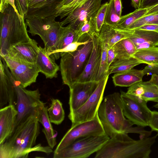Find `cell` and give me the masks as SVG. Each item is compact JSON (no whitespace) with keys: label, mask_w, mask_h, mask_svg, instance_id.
<instances>
[{"label":"cell","mask_w":158,"mask_h":158,"mask_svg":"<svg viewBox=\"0 0 158 158\" xmlns=\"http://www.w3.org/2000/svg\"><path fill=\"white\" fill-rule=\"evenodd\" d=\"M37 111L20 123L2 143L0 144V158H27L31 152L49 154L52 152L49 146L36 145L40 133Z\"/></svg>","instance_id":"cell-1"},{"label":"cell","mask_w":158,"mask_h":158,"mask_svg":"<svg viewBox=\"0 0 158 158\" xmlns=\"http://www.w3.org/2000/svg\"><path fill=\"white\" fill-rule=\"evenodd\" d=\"M100 104L98 114L105 133L110 137L119 133L139 134L140 139L148 137L152 131L134 124L125 118L120 93L114 92L106 96Z\"/></svg>","instance_id":"cell-2"},{"label":"cell","mask_w":158,"mask_h":158,"mask_svg":"<svg viewBox=\"0 0 158 158\" xmlns=\"http://www.w3.org/2000/svg\"><path fill=\"white\" fill-rule=\"evenodd\" d=\"M128 134L117 133L110 138L96 152L95 158H149L151 148L158 133L154 136L134 140Z\"/></svg>","instance_id":"cell-3"},{"label":"cell","mask_w":158,"mask_h":158,"mask_svg":"<svg viewBox=\"0 0 158 158\" xmlns=\"http://www.w3.org/2000/svg\"><path fill=\"white\" fill-rule=\"evenodd\" d=\"M0 12V56H6L10 47L31 40L28 34L24 17L10 4Z\"/></svg>","instance_id":"cell-4"},{"label":"cell","mask_w":158,"mask_h":158,"mask_svg":"<svg viewBox=\"0 0 158 158\" xmlns=\"http://www.w3.org/2000/svg\"><path fill=\"white\" fill-rule=\"evenodd\" d=\"M93 48L92 38L73 52L62 53L60 64L62 83L69 87L77 82L87 64Z\"/></svg>","instance_id":"cell-5"},{"label":"cell","mask_w":158,"mask_h":158,"mask_svg":"<svg viewBox=\"0 0 158 158\" xmlns=\"http://www.w3.org/2000/svg\"><path fill=\"white\" fill-rule=\"evenodd\" d=\"M56 17L55 15L44 17L33 16L25 19L29 28L28 32L32 36L40 37L49 56L56 50L62 27L60 22L56 21Z\"/></svg>","instance_id":"cell-6"},{"label":"cell","mask_w":158,"mask_h":158,"mask_svg":"<svg viewBox=\"0 0 158 158\" xmlns=\"http://www.w3.org/2000/svg\"><path fill=\"white\" fill-rule=\"evenodd\" d=\"M106 133L77 139L61 150L54 152V158H86L98 151L109 139Z\"/></svg>","instance_id":"cell-7"},{"label":"cell","mask_w":158,"mask_h":158,"mask_svg":"<svg viewBox=\"0 0 158 158\" xmlns=\"http://www.w3.org/2000/svg\"><path fill=\"white\" fill-rule=\"evenodd\" d=\"M13 81L16 94L15 108L17 111L14 130L20 123L35 113L39 107L44 103L40 100V94L38 89L27 90L14 77Z\"/></svg>","instance_id":"cell-8"},{"label":"cell","mask_w":158,"mask_h":158,"mask_svg":"<svg viewBox=\"0 0 158 158\" xmlns=\"http://www.w3.org/2000/svg\"><path fill=\"white\" fill-rule=\"evenodd\" d=\"M120 94L125 116L134 125L143 127L148 126L152 111L148 107L147 102L122 90Z\"/></svg>","instance_id":"cell-9"},{"label":"cell","mask_w":158,"mask_h":158,"mask_svg":"<svg viewBox=\"0 0 158 158\" xmlns=\"http://www.w3.org/2000/svg\"><path fill=\"white\" fill-rule=\"evenodd\" d=\"M109 74L98 81L96 88L86 102L78 109L69 112L68 117L71 126L94 118L98 113L103 97Z\"/></svg>","instance_id":"cell-10"},{"label":"cell","mask_w":158,"mask_h":158,"mask_svg":"<svg viewBox=\"0 0 158 158\" xmlns=\"http://www.w3.org/2000/svg\"><path fill=\"white\" fill-rule=\"evenodd\" d=\"M104 133L97 113L93 119L71 126L61 140L54 152L65 148L79 139Z\"/></svg>","instance_id":"cell-11"},{"label":"cell","mask_w":158,"mask_h":158,"mask_svg":"<svg viewBox=\"0 0 158 158\" xmlns=\"http://www.w3.org/2000/svg\"><path fill=\"white\" fill-rule=\"evenodd\" d=\"M1 58L14 78L23 87L26 88L36 82L40 72L36 63L29 62L8 55Z\"/></svg>","instance_id":"cell-12"},{"label":"cell","mask_w":158,"mask_h":158,"mask_svg":"<svg viewBox=\"0 0 158 158\" xmlns=\"http://www.w3.org/2000/svg\"><path fill=\"white\" fill-rule=\"evenodd\" d=\"M102 0H87L60 22L61 25L69 24L77 31L85 22L93 16L101 7Z\"/></svg>","instance_id":"cell-13"},{"label":"cell","mask_w":158,"mask_h":158,"mask_svg":"<svg viewBox=\"0 0 158 158\" xmlns=\"http://www.w3.org/2000/svg\"><path fill=\"white\" fill-rule=\"evenodd\" d=\"M93 48L87 64L77 82L96 81L100 70L102 56V47L99 33H90Z\"/></svg>","instance_id":"cell-14"},{"label":"cell","mask_w":158,"mask_h":158,"mask_svg":"<svg viewBox=\"0 0 158 158\" xmlns=\"http://www.w3.org/2000/svg\"><path fill=\"white\" fill-rule=\"evenodd\" d=\"M98 82H76L69 87L70 112L82 106L96 88Z\"/></svg>","instance_id":"cell-15"},{"label":"cell","mask_w":158,"mask_h":158,"mask_svg":"<svg viewBox=\"0 0 158 158\" xmlns=\"http://www.w3.org/2000/svg\"><path fill=\"white\" fill-rule=\"evenodd\" d=\"M0 107L1 108L7 103L14 105L16 100L13 77L4 60L0 58Z\"/></svg>","instance_id":"cell-16"},{"label":"cell","mask_w":158,"mask_h":158,"mask_svg":"<svg viewBox=\"0 0 158 158\" xmlns=\"http://www.w3.org/2000/svg\"><path fill=\"white\" fill-rule=\"evenodd\" d=\"M39 50L38 43L35 40L31 39L29 41L12 45L6 55L34 63L36 62Z\"/></svg>","instance_id":"cell-17"},{"label":"cell","mask_w":158,"mask_h":158,"mask_svg":"<svg viewBox=\"0 0 158 158\" xmlns=\"http://www.w3.org/2000/svg\"><path fill=\"white\" fill-rule=\"evenodd\" d=\"M17 114L14 105H9L0 110V144L12 133Z\"/></svg>","instance_id":"cell-18"},{"label":"cell","mask_w":158,"mask_h":158,"mask_svg":"<svg viewBox=\"0 0 158 158\" xmlns=\"http://www.w3.org/2000/svg\"><path fill=\"white\" fill-rule=\"evenodd\" d=\"M55 60L48 54L45 48L39 46L36 63L40 72L43 74L46 78L52 79L57 77L60 67Z\"/></svg>","instance_id":"cell-19"},{"label":"cell","mask_w":158,"mask_h":158,"mask_svg":"<svg viewBox=\"0 0 158 158\" xmlns=\"http://www.w3.org/2000/svg\"><path fill=\"white\" fill-rule=\"evenodd\" d=\"M112 28L111 26L104 24L99 33L102 47V56L100 67L96 80L97 82L108 74L106 59Z\"/></svg>","instance_id":"cell-20"},{"label":"cell","mask_w":158,"mask_h":158,"mask_svg":"<svg viewBox=\"0 0 158 158\" xmlns=\"http://www.w3.org/2000/svg\"><path fill=\"white\" fill-rule=\"evenodd\" d=\"M37 117L38 121L44 127L43 132L48 146L53 149L56 144V134L48 115V109L44 103L39 107Z\"/></svg>","instance_id":"cell-21"},{"label":"cell","mask_w":158,"mask_h":158,"mask_svg":"<svg viewBox=\"0 0 158 158\" xmlns=\"http://www.w3.org/2000/svg\"><path fill=\"white\" fill-rule=\"evenodd\" d=\"M145 75L143 70L132 69L115 73L112 78L115 86L129 87L136 83L142 81V78Z\"/></svg>","instance_id":"cell-22"},{"label":"cell","mask_w":158,"mask_h":158,"mask_svg":"<svg viewBox=\"0 0 158 158\" xmlns=\"http://www.w3.org/2000/svg\"><path fill=\"white\" fill-rule=\"evenodd\" d=\"M79 40L77 31L70 25L69 24L65 27L62 26L56 50L50 56L54 58V56L57 52L64 48L73 42L79 41Z\"/></svg>","instance_id":"cell-23"},{"label":"cell","mask_w":158,"mask_h":158,"mask_svg":"<svg viewBox=\"0 0 158 158\" xmlns=\"http://www.w3.org/2000/svg\"><path fill=\"white\" fill-rule=\"evenodd\" d=\"M144 64L133 56L129 58L117 59L110 64L108 70L109 75L113 73L128 71L134 67L141 64Z\"/></svg>","instance_id":"cell-24"},{"label":"cell","mask_w":158,"mask_h":158,"mask_svg":"<svg viewBox=\"0 0 158 158\" xmlns=\"http://www.w3.org/2000/svg\"><path fill=\"white\" fill-rule=\"evenodd\" d=\"M112 47L116 55L115 60L129 58L132 56L137 51L135 45L128 38L118 42Z\"/></svg>","instance_id":"cell-25"},{"label":"cell","mask_w":158,"mask_h":158,"mask_svg":"<svg viewBox=\"0 0 158 158\" xmlns=\"http://www.w3.org/2000/svg\"><path fill=\"white\" fill-rule=\"evenodd\" d=\"M128 38L136 46L145 42H151L158 46V32L148 30L135 29Z\"/></svg>","instance_id":"cell-26"},{"label":"cell","mask_w":158,"mask_h":158,"mask_svg":"<svg viewBox=\"0 0 158 158\" xmlns=\"http://www.w3.org/2000/svg\"><path fill=\"white\" fill-rule=\"evenodd\" d=\"M48 115L52 123L58 125L64 121L65 112L62 104L60 100L52 98L49 108L48 109Z\"/></svg>","instance_id":"cell-27"},{"label":"cell","mask_w":158,"mask_h":158,"mask_svg":"<svg viewBox=\"0 0 158 158\" xmlns=\"http://www.w3.org/2000/svg\"><path fill=\"white\" fill-rule=\"evenodd\" d=\"M132 56L143 62L158 66V47L137 50Z\"/></svg>","instance_id":"cell-28"},{"label":"cell","mask_w":158,"mask_h":158,"mask_svg":"<svg viewBox=\"0 0 158 158\" xmlns=\"http://www.w3.org/2000/svg\"><path fill=\"white\" fill-rule=\"evenodd\" d=\"M148 8L136 9L133 12L121 16L117 26L114 28L125 30L138 19L143 16L148 11Z\"/></svg>","instance_id":"cell-29"},{"label":"cell","mask_w":158,"mask_h":158,"mask_svg":"<svg viewBox=\"0 0 158 158\" xmlns=\"http://www.w3.org/2000/svg\"><path fill=\"white\" fill-rule=\"evenodd\" d=\"M108 3V2H106L102 5L93 16L90 19L95 31L97 33H99L104 24Z\"/></svg>","instance_id":"cell-30"},{"label":"cell","mask_w":158,"mask_h":158,"mask_svg":"<svg viewBox=\"0 0 158 158\" xmlns=\"http://www.w3.org/2000/svg\"><path fill=\"white\" fill-rule=\"evenodd\" d=\"M144 92L142 98L147 102L149 101L158 102V89L149 81L140 82Z\"/></svg>","instance_id":"cell-31"},{"label":"cell","mask_w":158,"mask_h":158,"mask_svg":"<svg viewBox=\"0 0 158 158\" xmlns=\"http://www.w3.org/2000/svg\"><path fill=\"white\" fill-rule=\"evenodd\" d=\"M120 18L115 11L114 0H110L106 12L104 24L114 27L117 26Z\"/></svg>","instance_id":"cell-32"},{"label":"cell","mask_w":158,"mask_h":158,"mask_svg":"<svg viewBox=\"0 0 158 158\" xmlns=\"http://www.w3.org/2000/svg\"><path fill=\"white\" fill-rule=\"evenodd\" d=\"M133 30H122L113 27L110 39L109 48L112 47L118 42L129 38L132 34Z\"/></svg>","instance_id":"cell-33"},{"label":"cell","mask_w":158,"mask_h":158,"mask_svg":"<svg viewBox=\"0 0 158 158\" xmlns=\"http://www.w3.org/2000/svg\"><path fill=\"white\" fill-rule=\"evenodd\" d=\"M151 24H158V14L144 16L135 21L126 30H133L142 25Z\"/></svg>","instance_id":"cell-34"},{"label":"cell","mask_w":158,"mask_h":158,"mask_svg":"<svg viewBox=\"0 0 158 158\" xmlns=\"http://www.w3.org/2000/svg\"><path fill=\"white\" fill-rule=\"evenodd\" d=\"M65 0H47L41 4L43 9L50 15H55Z\"/></svg>","instance_id":"cell-35"},{"label":"cell","mask_w":158,"mask_h":158,"mask_svg":"<svg viewBox=\"0 0 158 158\" xmlns=\"http://www.w3.org/2000/svg\"><path fill=\"white\" fill-rule=\"evenodd\" d=\"M87 0H74L69 4L61 7L55 15L56 17H60L61 19L67 17L75 9Z\"/></svg>","instance_id":"cell-36"},{"label":"cell","mask_w":158,"mask_h":158,"mask_svg":"<svg viewBox=\"0 0 158 158\" xmlns=\"http://www.w3.org/2000/svg\"><path fill=\"white\" fill-rule=\"evenodd\" d=\"M140 82L136 83L129 86L126 92L130 94L142 98V97L144 93V90Z\"/></svg>","instance_id":"cell-37"},{"label":"cell","mask_w":158,"mask_h":158,"mask_svg":"<svg viewBox=\"0 0 158 158\" xmlns=\"http://www.w3.org/2000/svg\"><path fill=\"white\" fill-rule=\"evenodd\" d=\"M77 32L78 37L80 39L81 37L85 34L96 32L93 26L91 21L90 19L84 22L77 31Z\"/></svg>","instance_id":"cell-38"},{"label":"cell","mask_w":158,"mask_h":158,"mask_svg":"<svg viewBox=\"0 0 158 158\" xmlns=\"http://www.w3.org/2000/svg\"><path fill=\"white\" fill-rule=\"evenodd\" d=\"M15 2L18 13L21 16L24 18L29 8L27 0H15Z\"/></svg>","instance_id":"cell-39"},{"label":"cell","mask_w":158,"mask_h":158,"mask_svg":"<svg viewBox=\"0 0 158 158\" xmlns=\"http://www.w3.org/2000/svg\"><path fill=\"white\" fill-rule=\"evenodd\" d=\"M148 126L150 127L152 131L158 133V111H152Z\"/></svg>","instance_id":"cell-40"},{"label":"cell","mask_w":158,"mask_h":158,"mask_svg":"<svg viewBox=\"0 0 158 158\" xmlns=\"http://www.w3.org/2000/svg\"><path fill=\"white\" fill-rule=\"evenodd\" d=\"M115 54L113 47L109 48L106 59L107 68L108 70L110 64L115 60Z\"/></svg>","instance_id":"cell-41"},{"label":"cell","mask_w":158,"mask_h":158,"mask_svg":"<svg viewBox=\"0 0 158 158\" xmlns=\"http://www.w3.org/2000/svg\"><path fill=\"white\" fill-rule=\"evenodd\" d=\"M158 4V0H142L140 8H149Z\"/></svg>","instance_id":"cell-42"},{"label":"cell","mask_w":158,"mask_h":158,"mask_svg":"<svg viewBox=\"0 0 158 158\" xmlns=\"http://www.w3.org/2000/svg\"><path fill=\"white\" fill-rule=\"evenodd\" d=\"M135 29L152 31L158 32V24H151L144 25Z\"/></svg>","instance_id":"cell-43"},{"label":"cell","mask_w":158,"mask_h":158,"mask_svg":"<svg viewBox=\"0 0 158 158\" xmlns=\"http://www.w3.org/2000/svg\"><path fill=\"white\" fill-rule=\"evenodd\" d=\"M114 4L117 14L118 16L121 17L123 9L121 0H114Z\"/></svg>","instance_id":"cell-44"},{"label":"cell","mask_w":158,"mask_h":158,"mask_svg":"<svg viewBox=\"0 0 158 158\" xmlns=\"http://www.w3.org/2000/svg\"><path fill=\"white\" fill-rule=\"evenodd\" d=\"M29 8L35 7L44 2L47 0H27Z\"/></svg>","instance_id":"cell-45"},{"label":"cell","mask_w":158,"mask_h":158,"mask_svg":"<svg viewBox=\"0 0 158 158\" xmlns=\"http://www.w3.org/2000/svg\"><path fill=\"white\" fill-rule=\"evenodd\" d=\"M155 45L151 42H145L137 45L136 48L137 50L141 49L147 48H150L156 47Z\"/></svg>","instance_id":"cell-46"},{"label":"cell","mask_w":158,"mask_h":158,"mask_svg":"<svg viewBox=\"0 0 158 158\" xmlns=\"http://www.w3.org/2000/svg\"><path fill=\"white\" fill-rule=\"evenodd\" d=\"M148 81L158 89V74L153 73L152 75L151 79Z\"/></svg>","instance_id":"cell-47"},{"label":"cell","mask_w":158,"mask_h":158,"mask_svg":"<svg viewBox=\"0 0 158 158\" xmlns=\"http://www.w3.org/2000/svg\"><path fill=\"white\" fill-rule=\"evenodd\" d=\"M148 10L147 12L144 16L158 14V4L148 8Z\"/></svg>","instance_id":"cell-48"},{"label":"cell","mask_w":158,"mask_h":158,"mask_svg":"<svg viewBox=\"0 0 158 158\" xmlns=\"http://www.w3.org/2000/svg\"><path fill=\"white\" fill-rule=\"evenodd\" d=\"M132 6L136 9L140 8L142 0H131Z\"/></svg>","instance_id":"cell-49"},{"label":"cell","mask_w":158,"mask_h":158,"mask_svg":"<svg viewBox=\"0 0 158 158\" xmlns=\"http://www.w3.org/2000/svg\"><path fill=\"white\" fill-rule=\"evenodd\" d=\"M74 0H65L63 2L61 7L63 6H65L73 2Z\"/></svg>","instance_id":"cell-50"},{"label":"cell","mask_w":158,"mask_h":158,"mask_svg":"<svg viewBox=\"0 0 158 158\" xmlns=\"http://www.w3.org/2000/svg\"><path fill=\"white\" fill-rule=\"evenodd\" d=\"M151 72L158 74V66L156 65L154 69Z\"/></svg>","instance_id":"cell-51"},{"label":"cell","mask_w":158,"mask_h":158,"mask_svg":"<svg viewBox=\"0 0 158 158\" xmlns=\"http://www.w3.org/2000/svg\"><path fill=\"white\" fill-rule=\"evenodd\" d=\"M153 107L158 109V102L153 106Z\"/></svg>","instance_id":"cell-52"}]
</instances>
